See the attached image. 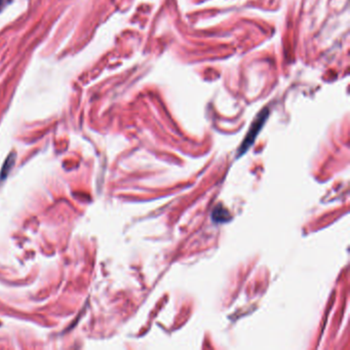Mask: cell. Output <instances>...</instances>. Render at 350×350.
Returning <instances> with one entry per match:
<instances>
[{
	"instance_id": "6da1fadb",
	"label": "cell",
	"mask_w": 350,
	"mask_h": 350,
	"mask_svg": "<svg viewBox=\"0 0 350 350\" xmlns=\"http://www.w3.org/2000/svg\"><path fill=\"white\" fill-rule=\"evenodd\" d=\"M266 117H267V110H264L259 115V117L256 119V121L253 123L251 130H249L248 134L246 135V138L244 139V141H243V143H242V145L240 147L239 154H242L243 152H245L246 150H247V148L252 145V143L254 142L255 138L257 137V134L259 133V131L261 130L262 126L264 124Z\"/></svg>"
},
{
	"instance_id": "7a4b0ae2",
	"label": "cell",
	"mask_w": 350,
	"mask_h": 350,
	"mask_svg": "<svg viewBox=\"0 0 350 350\" xmlns=\"http://www.w3.org/2000/svg\"><path fill=\"white\" fill-rule=\"evenodd\" d=\"M227 214L228 213L226 212V210H225V209H223V210H217L216 209L214 214H213V218L217 222H225V221L227 220Z\"/></svg>"
},
{
	"instance_id": "3957f363",
	"label": "cell",
	"mask_w": 350,
	"mask_h": 350,
	"mask_svg": "<svg viewBox=\"0 0 350 350\" xmlns=\"http://www.w3.org/2000/svg\"><path fill=\"white\" fill-rule=\"evenodd\" d=\"M8 3V0H0V11L6 6V4Z\"/></svg>"
}]
</instances>
